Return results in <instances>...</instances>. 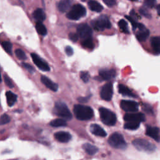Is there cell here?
<instances>
[{
    "instance_id": "17",
    "label": "cell",
    "mask_w": 160,
    "mask_h": 160,
    "mask_svg": "<svg viewBox=\"0 0 160 160\" xmlns=\"http://www.w3.org/2000/svg\"><path fill=\"white\" fill-rule=\"evenodd\" d=\"M41 81L48 88L50 89L52 91H57L58 89V86L56 83L52 81L50 79L45 76H42L41 77Z\"/></svg>"
},
{
    "instance_id": "20",
    "label": "cell",
    "mask_w": 160,
    "mask_h": 160,
    "mask_svg": "<svg viewBox=\"0 0 160 160\" xmlns=\"http://www.w3.org/2000/svg\"><path fill=\"white\" fill-rule=\"evenodd\" d=\"M32 16L37 22H42L46 19V15L42 9L40 8L36 9L32 13Z\"/></svg>"
},
{
    "instance_id": "38",
    "label": "cell",
    "mask_w": 160,
    "mask_h": 160,
    "mask_svg": "<svg viewBox=\"0 0 160 160\" xmlns=\"http://www.w3.org/2000/svg\"><path fill=\"white\" fill-rule=\"evenodd\" d=\"M139 11L140 14H141L142 16L146 17V18H151V14H150L145 8H141L139 9Z\"/></svg>"
},
{
    "instance_id": "16",
    "label": "cell",
    "mask_w": 160,
    "mask_h": 160,
    "mask_svg": "<svg viewBox=\"0 0 160 160\" xmlns=\"http://www.w3.org/2000/svg\"><path fill=\"white\" fill-rule=\"evenodd\" d=\"M90 131L94 135L101 137H105L107 135L106 132L100 126L97 124H92L89 128Z\"/></svg>"
},
{
    "instance_id": "19",
    "label": "cell",
    "mask_w": 160,
    "mask_h": 160,
    "mask_svg": "<svg viewBox=\"0 0 160 160\" xmlns=\"http://www.w3.org/2000/svg\"><path fill=\"white\" fill-rule=\"evenodd\" d=\"M151 47L156 54H160V36L152 37L151 39Z\"/></svg>"
},
{
    "instance_id": "14",
    "label": "cell",
    "mask_w": 160,
    "mask_h": 160,
    "mask_svg": "<svg viewBox=\"0 0 160 160\" xmlns=\"http://www.w3.org/2000/svg\"><path fill=\"white\" fill-rule=\"evenodd\" d=\"M116 72L114 69H101L99 71V77L102 80H110L116 76Z\"/></svg>"
},
{
    "instance_id": "34",
    "label": "cell",
    "mask_w": 160,
    "mask_h": 160,
    "mask_svg": "<svg viewBox=\"0 0 160 160\" xmlns=\"http://www.w3.org/2000/svg\"><path fill=\"white\" fill-rule=\"evenodd\" d=\"M80 78L84 82H88L89 79V74L87 71H81L80 72Z\"/></svg>"
},
{
    "instance_id": "36",
    "label": "cell",
    "mask_w": 160,
    "mask_h": 160,
    "mask_svg": "<svg viewBox=\"0 0 160 160\" xmlns=\"http://www.w3.org/2000/svg\"><path fill=\"white\" fill-rule=\"evenodd\" d=\"M22 66L28 70V72H29L30 73L32 74L35 72V70H34V68H33V66H32L31 65H30L28 63H26V62H22Z\"/></svg>"
},
{
    "instance_id": "23",
    "label": "cell",
    "mask_w": 160,
    "mask_h": 160,
    "mask_svg": "<svg viewBox=\"0 0 160 160\" xmlns=\"http://www.w3.org/2000/svg\"><path fill=\"white\" fill-rule=\"evenodd\" d=\"M6 96L7 99V103L9 106H12L16 102L17 95L12 92L9 91L6 92Z\"/></svg>"
},
{
    "instance_id": "5",
    "label": "cell",
    "mask_w": 160,
    "mask_h": 160,
    "mask_svg": "<svg viewBox=\"0 0 160 160\" xmlns=\"http://www.w3.org/2000/svg\"><path fill=\"white\" fill-rule=\"evenodd\" d=\"M108 143L110 146L116 149H124L127 146L123 136L118 132H114L110 136L108 139Z\"/></svg>"
},
{
    "instance_id": "30",
    "label": "cell",
    "mask_w": 160,
    "mask_h": 160,
    "mask_svg": "<svg viewBox=\"0 0 160 160\" xmlns=\"http://www.w3.org/2000/svg\"><path fill=\"white\" fill-rule=\"evenodd\" d=\"M139 124L140 123H139V122H126L124 125V128L127 129L135 130V129H137L139 127Z\"/></svg>"
},
{
    "instance_id": "4",
    "label": "cell",
    "mask_w": 160,
    "mask_h": 160,
    "mask_svg": "<svg viewBox=\"0 0 160 160\" xmlns=\"http://www.w3.org/2000/svg\"><path fill=\"white\" fill-rule=\"evenodd\" d=\"M86 14V8L80 4L74 5L67 13L66 17L71 20H78Z\"/></svg>"
},
{
    "instance_id": "22",
    "label": "cell",
    "mask_w": 160,
    "mask_h": 160,
    "mask_svg": "<svg viewBox=\"0 0 160 160\" xmlns=\"http://www.w3.org/2000/svg\"><path fill=\"white\" fill-rule=\"evenodd\" d=\"M83 149L89 155H94L98 151V148L89 143H85L82 145Z\"/></svg>"
},
{
    "instance_id": "31",
    "label": "cell",
    "mask_w": 160,
    "mask_h": 160,
    "mask_svg": "<svg viewBox=\"0 0 160 160\" xmlns=\"http://www.w3.org/2000/svg\"><path fill=\"white\" fill-rule=\"evenodd\" d=\"M2 47L6 52L9 54H12V44L9 41H3L1 42Z\"/></svg>"
},
{
    "instance_id": "11",
    "label": "cell",
    "mask_w": 160,
    "mask_h": 160,
    "mask_svg": "<svg viewBox=\"0 0 160 160\" xmlns=\"http://www.w3.org/2000/svg\"><path fill=\"white\" fill-rule=\"evenodd\" d=\"M146 119L145 116L141 112H131L127 113L124 116V120L126 122H139L144 121Z\"/></svg>"
},
{
    "instance_id": "41",
    "label": "cell",
    "mask_w": 160,
    "mask_h": 160,
    "mask_svg": "<svg viewBox=\"0 0 160 160\" xmlns=\"http://www.w3.org/2000/svg\"><path fill=\"white\" fill-rule=\"evenodd\" d=\"M104 3L106 4L108 7H112L115 5L116 1L114 0H104Z\"/></svg>"
},
{
    "instance_id": "27",
    "label": "cell",
    "mask_w": 160,
    "mask_h": 160,
    "mask_svg": "<svg viewBox=\"0 0 160 160\" xmlns=\"http://www.w3.org/2000/svg\"><path fill=\"white\" fill-rule=\"evenodd\" d=\"M81 45L82 47L87 49H93L94 47L93 41L91 37L83 39L81 42Z\"/></svg>"
},
{
    "instance_id": "24",
    "label": "cell",
    "mask_w": 160,
    "mask_h": 160,
    "mask_svg": "<svg viewBox=\"0 0 160 160\" xmlns=\"http://www.w3.org/2000/svg\"><path fill=\"white\" fill-rule=\"evenodd\" d=\"M70 6H71V1L68 0L61 1L58 2V9L62 12H64L67 11L69 9Z\"/></svg>"
},
{
    "instance_id": "26",
    "label": "cell",
    "mask_w": 160,
    "mask_h": 160,
    "mask_svg": "<svg viewBox=\"0 0 160 160\" xmlns=\"http://www.w3.org/2000/svg\"><path fill=\"white\" fill-rule=\"evenodd\" d=\"M49 124L52 127H63L66 126L67 125V123L66 120L62 118H58L51 121Z\"/></svg>"
},
{
    "instance_id": "29",
    "label": "cell",
    "mask_w": 160,
    "mask_h": 160,
    "mask_svg": "<svg viewBox=\"0 0 160 160\" xmlns=\"http://www.w3.org/2000/svg\"><path fill=\"white\" fill-rule=\"evenodd\" d=\"M118 26H119V28H120V29L122 32H123L124 33H126V34H129V33L128 23L125 20L121 19L118 22Z\"/></svg>"
},
{
    "instance_id": "3",
    "label": "cell",
    "mask_w": 160,
    "mask_h": 160,
    "mask_svg": "<svg viewBox=\"0 0 160 160\" xmlns=\"http://www.w3.org/2000/svg\"><path fill=\"white\" fill-rule=\"evenodd\" d=\"M54 112L64 120H70L72 118V114L69 108L65 103L61 101H58L55 103Z\"/></svg>"
},
{
    "instance_id": "6",
    "label": "cell",
    "mask_w": 160,
    "mask_h": 160,
    "mask_svg": "<svg viewBox=\"0 0 160 160\" xmlns=\"http://www.w3.org/2000/svg\"><path fill=\"white\" fill-rule=\"evenodd\" d=\"M91 25L97 31H103L105 29H109L111 27V23L109 18L105 15H102L93 19L91 22Z\"/></svg>"
},
{
    "instance_id": "32",
    "label": "cell",
    "mask_w": 160,
    "mask_h": 160,
    "mask_svg": "<svg viewBox=\"0 0 160 160\" xmlns=\"http://www.w3.org/2000/svg\"><path fill=\"white\" fill-rule=\"evenodd\" d=\"M15 54L16 57L21 60H25L27 58L25 52L22 49H17L15 51Z\"/></svg>"
},
{
    "instance_id": "15",
    "label": "cell",
    "mask_w": 160,
    "mask_h": 160,
    "mask_svg": "<svg viewBox=\"0 0 160 160\" xmlns=\"http://www.w3.org/2000/svg\"><path fill=\"white\" fill-rule=\"evenodd\" d=\"M54 138L61 142H67L71 139V135L68 132L59 131L54 134Z\"/></svg>"
},
{
    "instance_id": "28",
    "label": "cell",
    "mask_w": 160,
    "mask_h": 160,
    "mask_svg": "<svg viewBox=\"0 0 160 160\" xmlns=\"http://www.w3.org/2000/svg\"><path fill=\"white\" fill-rule=\"evenodd\" d=\"M36 29L38 32L42 36H45L47 34L46 28L42 22H37L36 23Z\"/></svg>"
},
{
    "instance_id": "21",
    "label": "cell",
    "mask_w": 160,
    "mask_h": 160,
    "mask_svg": "<svg viewBox=\"0 0 160 160\" xmlns=\"http://www.w3.org/2000/svg\"><path fill=\"white\" fill-rule=\"evenodd\" d=\"M88 5L89 8L92 11H95L97 12H101L102 11V9H103L102 6L98 2L96 1H89L88 2Z\"/></svg>"
},
{
    "instance_id": "12",
    "label": "cell",
    "mask_w": 160,
    "mask_h": 160,
    "mask_svg": "<svg viewBox=\"0 0 160 160\" xmlns=\"http://www.w3.org/2000/svg\"><path fill=\"white\" fill-rule=\"evenodd\" d=\"M31 56L34 63L41 70L43 71H48L50 70V68L48 66V63L44 61H43L38 54L35 53H31Z\"/></svg>"
},
{
    "instance_id": "40",
    "label": "cell",
    "mask_w": 160,
    "mask_h": 160,
    "mask_svg": "<svg viewBox=\"0 0 160 160\" xmlns=\"http://www.w3.org/2000/svg\"><path fill=\"white\" fill-rule=\"evenodd\" d=\"M69 38L72 42H76L78 40L79 36L78 35V34H76L74 32H71L69 34Z\"/></svg>"
},
{
    "instance_id": "2",
    "label": "cell",
    "mask_w": 160,
    "mask_h": 160,
    "mask_svg": "<svg viewBox=\"0 0 160 160\" xmlns=\"http://www.w3.org/2000/svg\"><path fill=\"white\" fill-rule=\"evenodd\" d=\"M99 112L102 122L106 125L114 126L116 123V116L111 110L105 108H100Z\"/></svg>"
},
{
    "instance_id": "25",
    "label": "cell",
    "mask_w": 160,
    "mask_h": 160,
    "mask_svg": "<svg viewBox=\"0 0 160 160\" xmlns=\"http://www.w3.org/2000/svg\"><path fill=\"white\" fill-rule=\"evenodd\" d=\"M149 35V30L144 29L141 30L138 32H137L136 36L137 39L139 41L142 42V41H145L146 40V39L148 38Z\"/></svg>"
},
{
    "instance_id": "43",
    "label": "cell",
    "mask_w": 160,
    "mask_h": 160,
    "mask_svg": "<svg viewBox=\"0 0 160 160\" xmlns=\"http://www.w3.org/2000/svg\"><path fill=\"white\" fill-rule=\"evenodd\" d=\"M89 99L88 97H80L78 98V100L80 102H86Z\"/></svg>"
},
{
    "instance_id": "8",
    "label": "cell",
    "mask_w": 160,
    "mask_h": 160,
    "mask_svg": "<svg viewBox=\"0 0 160 160\" xmlns=\"http://www.w3.org/2000/svg\"><path fill=\"white\" fill-rule=\"evenodd\" d=\"M120 106L124 111L131 113L138 111L139 104L134 101L122 100L120 102Z\"/></svg>"
},
{
    "instance_id": "35",
    "label": "cell",
    "mask_w": 160,
    "mask_h": 160,
    "mask_svg": "<svg viewBox=\"0 0 160 160\" xmlns=\"http://www.w3.org/2000/svg\"><path fill=\"white\" fill-rule=\"evenodd\" d=\"M143 110L147 112L148 114H149L151 115H153L154 114V111L152 108L148 104H143Z\"/></svg>"
},
{
    "instance_id": "37",
    "label": "cell",
    "mask_w": 160,
    "mask_h": 160,
    "mask_svg": "<svg viewBox=\"0 0 160 160\" xmlns=\"http://www.w3.org/2000/svg\"><path fill=\"white\" fill-rule=\"evenodd\" d=\"M4 82L5 84L9 88H12L14 87L13 83L11 81V79L6 74L4 75Z\"/></svg>"
},
{
    "instance_id": "10",
    "label": "cell",
    "mask_w": 160,
    "mask_h": 160,
    "mask_svg": "<svg viewBox=\"0 0 160 160\" xmlns=\"http://www.w3.org/2000/svg\"><path fill=\"white\" fill-rule=\"evenodd\" d=\"M113 93L112 84L111 82L106 83L101 88L100 92L101 98L105 101H110L112 99Z\"/></svg>"
},
{
    "instance_id": "33",
    "label": "cell",
    "mask_w": 160,
    "mask_h": 160,
    "mask_svg": "<svg viewBox=\"0 0 160 160\" xmlns=\"http://www.w3.org/2000/svg\"><path fill=\"white\" fill-rule=\"evenodd\" d=\"M9 121H10V118L8 114H3L2 115H1V118H0V124H1V125L7 124V123L9 122Z\"/></svg>"
},
{
    "instance_id": "39",
    "label": "cell",
    "mask_w": 160,
    "mask_h": 160,
    "mask_svg": "<svg viewBox=\"0 0 160 160\" xmlns=\"http://www.w3.org/2000/svg\"><path fill=\"white\" fill-rule=\"evenodd\" d=\"M156 4V1H152V0H148V1H146L144 2V6H146V8H152Z\"/></svg>"
},
{
    "instance_id": "9",
    "label": "cell",
    "mask_w": 160,
    "mask_h": 160,
    "mask_svg": "<svg viewBox=\"0 0 160 160\" xmlns=\"http://www.w3.org/2000/svg\"><path fill=\"white\" fill-rule=\"evenodd\" d=\"M77 33L79 37L84 39L91 37L92 31L88 24L81 23L77 27Z\"/></svg>"
},
{
    "instance_id": "42",
    "label": "cell",
    "mask_w": 160,
    "mask_h": 160,
    "mask_svg": "<svg viewBox=\"0 0 160 160\" xmlns=\"http://www.w3.org/2000/svg\"><path fill=\"white\" fill-rule=\"evenodd\" d=\"M65 52L68 56H71L73 54V49L71 46H67L65 48Z\"/></svg>"
},
{
    "instance_id": "7",
    "label": "cell",
    "mask_w": 160,
    "mask_h": 160,
    "mask_svg": "<svg viewBox=\"0 0 160 160\" xmlns=\"http://www.w3.org/2000/svg\"><path fill=\"white\" fill-rule=\"evenodd\" d=\"M133 146L139 151L151 152L155 151L156 146L143 139H136L132 141Z\"/></svg>"
},
{
    "instance_id": "13",
    "label": "cell",
    "mask_w": 160,
    "mask_h": 160,
    "mask_svg": "<svg viewBox=\"0 0 160 160\" xmlns=\"http://www.w3.org/2000/svg\"><path fill=\"white\" fill-rule=\"evenodd\" d=\"M146 134L149 137L152 138L156 142L160 141V130L158 127L147 126Z\"/></svg>"
},
{
    "instance_id": "18",
    "label": "cell",
    "mask_w": 160,
    "mask_h": 160,
    "mask_svg": "<svg viewBox=\"0 0 160 160\" xmlns=\"http://www.w3.org/2000/svg\"><path fill=\"white\" fill-rule=\"evenodd\" d=\"M118 91L123 96L131 97V98H136L137 96H136L135 94H134L130 89H129L124 84H119L118 86Z\"/></svg>"
},
{
    "instance_id": "1",
    "label": "cell",
    "mask_w": 160,
    "mask_h": 160,
    "mask_svg": "<svg viewBox=\"0 0 160 160\" xmlns=\"http://www.w3.org/2000/svg\"><path fill=\"white\" fill-rule=\"evenodd\" d=\"M73 112L76 118L81 121H87L93 117L92 109L88 106L76 104L73 108Z\"/></svg>"
},
{
    "instance_id": "44",
    "label": "cell",
    "mask_w": 160,
    "mask_h": 160,
    "mask_svg": "<svg viewBox=\"0 0 160 160\" xmlns=\"http://www.w3.org/2000/svg\"><path fill=\"white\" fill-rule=\"evenodd\" d=\"M157 12H158V14L160 16V4L157 6Z\"/></svg>"
}]
</instances>
